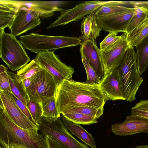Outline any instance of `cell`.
<instances>
[{
    "label": "cell",
    "mask_w": 148,
    "mask_h": 148,
    "mask_svg": "<svg viewBox=\"0 0 148 148\" xmlns=\"http://www.w3.org/2000/svg\"><path fill=\"white\" fill-rule=\"evenodd\" d=\"M21 5L25 6L37 12L41 18H47L54 15L56 11L63 9L60 7L66 2L62 1H20Z\"/></svg>",
    "instance_id": "cell-17"
},
{
    "label": "cell",
    "mask_w": 148,
    "mask_h": 148,
    "mask_svg": "<svg viewBox=\"0 0 148 148\" xmlns=\"http://www.w3.org/2000/svg\"><path fill=\"white\" fill-rule=\"evenodd\" d=\"M9 80L11 93L20 100L27 107L29 99L22 81L19 82L16 78V74L9 71H7Z\"/></svg>",
    "instance_id": "cell-21"
},
{
    "label": "cell",
    "mask_w": 148,
    "mask_h": 148,
    "mask_svg": "<svg viewBox=\"0 0 148 148\" xmlns=\"http://www.w3.org/2000/svg\"><path fill=\"white\" fill-rule=\"evenodd\" d=\"M82 35L79 38L82 40L95 41L100 36L101 28L98 25L94 12L83 18L81 26Z\"/></svg>",
    "instance_id": "cell-19"
},
{
    "label": "cell",
    "mask_w": 148,
    "mask_h": 148,
    "mask_svg": "<svg viewBox=\"0 0 148 148\" xmlns=\"http://www.w3.org/2000/svg\"><path fill=\"white\" fill-rule=\"evenodd\" d=\"M131 115L148 118V100H141L133 107Z\"/></svg>",
    "instance_id": "cell-32"
},
{
    "label": "cell",
    "mask_w": 148,
    "mask_h": 148,
    "mask_svg": "<svg viewBox=\"0 0 148 148\" xmlns=\"http://www.w3.org/2000/svg\"><path fill=\"white\" fill-rule=\"evenodd\" d=\"M2 91L11 93L7 72L0 74V91Z\"/></svg>",
    "instance_id": "cell-34"
},
{
    "label": "cell",
    "mask_w": 148,
    "mask_h": 148,
    "mask_svg": "<svg viewBox=\"0 0 148 148\" xmlns=\"http://www.w3.org/2000/svg\"><path fill=\"white\" fill-rule=\"evenodd\" d=\"M62 115L67 119L76 124L90 125L97 123L96 118L79 113L71 112Z\"/></svg>",
    "instance_id": "cell-27"
},
{
    "label": "cell",
    "mask_w": 148,
    "mask_h": 148,
    "mask_svg": "<svg viewBox=\"0 0 148 148\" xmlns=\"http://www.w3.org/2000/svg\"><path fill=\"white\" fill-rule=\"evenodd\" d=\"M127 7L124 11L104 16L96 17L98 25L103 30L110 32H125L136 9Z\"/></svg>",
    "instance_id": "cell-10"
},
{
    "label": "cell",
    "mask_w": 148,
    "mask_h": 148,
    "mask_svg": "<svg viewBox=\"0 0 148 148\" xmlns=\"http://www.w3.org/2000/svg\"><path fill=\"white\" fill-rule=\"evenodd\" d=\"M129 4L135 5L145 8L148 11V1H130Z\"/></svg>",
    "instance_id": "cell-38"
},
{
    "label": "cell",
    "mask_w": 148,
    "mask_h": 148,
    "mask_svg": "<svg viewBox=\"0 0 148 148\" xmlns=\"http://www.w3.org/2000/svg\"><path fill=\"white\" fill-rule=\"evenodd\" d=\"M40 100L43 116L56 119L60 117L61 114L57 109L55 96L42 97Z\"/></svg>",
    "instance_id": "cell-24"
},
{
    "label": "cell",
    "mask_w": 148,
    "mask_h": 148,
    "mask_svg": "<svg viewBox=\"0 0 148 148\" xmlns=\"http://www.w3.org/2000/svg\"><path fill=\"white\" fill-rule=\"evenodd\" d=\"M80 52L85 56L101 81L104 76V71L101 51L98 47L96 41L91 40H83L80 45Z\"/></svg>",
    "instance_id": "cell-15"
},
{
    "label": "cell",
    "mask_w": 148,
    "mask_h": 148,
    "mask_svg": "<svg viewBox=\"0 0 148 148\" xmlns=\"http://www.w3.org/2000/svg\"><path fill=\"white\" fill-rule=\"evenodd\" d=\"M55 97L59 112L62 114L72 108L82 106L103 108L107 97L99 85L65 80L57 87Z\"/></svg>",
    "instance_id": "cell-1"
},
{
    "label": "cell",
    "mask_w": 148,
    "mask_h": 148,
    "mask_svg": "<svg viewBox=\"0 0 148 148\" xmlns=\"http://www.w3.org/2000/svg\"><path fill=\"white\" fill-rule=\"evenodd\" d=\"M37 74L29 78L24 79L22 81L25 89L28 88L34 82L37 77Z\"/></svg>",
    "instance_id": "cell-37"
},
{
    "label": "cell",
    "mask_w": 148,
    "mask_h": 148,
    "mask_svg": "<svg viewBox=\"0 0 148 148\" xmlns=\"http://www.w3.org/2000/svg\"><path fill=\"white\" fill-rule=\"evenodd\" d=\"M99 86L106 97L107 101L125 100L116 69L105 75Z\"/></svg>",
    "instance_id": "cell-16"
},
{
    "label": "cell",
    "mask_w": 148,
    "mask_h": 148,
    "mask_svg": "<svg viewBox=\"0 0 148 148\" xmlns=\"http://www.w3.org/2000/svg\"><path fill=\"white\" fill-rule=\"evenodd\" d=\"M42 69L34 59L17 72L16 78L21 82L37 74Z\"/></svg>",
    "instance_id": "cell-25"
},
{
    "label": "cell",
    "mask_w": 148,
    "mask_h": 148,
    "mask_svg": "<svg viewBox=\"0 0 148 148\" xmlns=\"http://www.w3.org/2000/svg\"><path fill=\"white\" fill-rule=\"evenodd\" d=\"M130 148H148V145H141L137 146L134 147H130Z\"/></svg>",
    "instance_id": "cell-41"
},
{
    "label": "cell",
    "mask_w": 148,
    "mask_h": 148,
    "mask_svg": "<svg viewBox=\"0 0 148 148\" xmlns=\"http://www.w3.org/2000/svg\"><path fill=\"white\" fill-rule=\"evenodd\" d=\"M20 6L19 1H0V32L10 27Z\"/></svg>",
    "instance_id": "cell-18"
},
{
    "label": "cell",
    "mask_w": 148,
    "mask_h": 148,
    "mask_svg": "<svg viewBox=\"0 0 148 148\" xmlns=\"http://www.w3.org/2000/svg\"><path fill=\"white\" fill-rule=\"evenodd\" d=\"M133 6L135 7L136 10L126 29L125 32L127 34L131 32L148 17V11L145 8L135 5Z\"/></svg>",
    "instance_id": "cell-26"
},
{
    "label": "cell",
    "mask_w": 148,
    "mask_h": 148,
    "mask_svg": "<svg viewBox=\"0 0 148 148\" xmlns=\"http://www.w3.org/2000/svg\"><path fill=\"white\" fill-rule=\"evenodd\" d=\"M82 62L85 69L87 79L84 82L99 85L101 80L93 67L90 64L85 56L80 52Z\"/></svg>",
    "instance_id": "cell-28"
},
{
    "label": "cell",
    "mask_w": 148,
    "mask_h": 148,
    "mask_svg": "<svg viewBox=\"0 0 148 148\" xmlns=\"http://www.w3.org/2000/svg\"><path fill=\"white\" fill-rule=\"evenodd\" d=\"M27 108L33 120L38 125L42 116V110L41 104L36 101L29 100L27 103Z\"/></svg>",
    "instance_id": "cell-31"
},
{
    "label": "cell",
    "mask_w": 148,
    "mask_h": 148,
    "mask_svg": "<svg viewBox=\"0 0 148 148\" xmlns=\"http://www.w3.org/2000/svg\"><path fill=\"white\" fill-rule=\"evenodd\" d=\"M103 108H97L88 106H82L70 109L62 114L71 113L77 112L88 115L99 119L103 113Z\"/></svg>",
    "instance_id": "cell-29"
},
{
    "label": "cell",
    "mask_w": 148,
    "mask_h": 148,
    "mask_svg": "<svg viewBox=\"0 0 148 148\" xmlns=\"http://www.w3.org/2000/svg\"><path fill=\"white\" fill-rule=\"evenodd\" d=\"M35 59L42 69L54 78L57 86L63 81L72 79L73 68L62 62L54 52L46 51L36 54Z\"/></svg>",
    "instance_id": "cell-8"
},
{
    "label": "cell",
    "mask_w": 148,
    "mask_h": 148,
    "mask_svg": "<svg viewBox=\"0 0 148 148\" xmlns=\"http://www.w3.org/2000/svg\"><path fill=\"white\" fill-rule=\"evenodd\" d=\"M9 148H27L26 147L21 144L11 143L9 146Z\"/></svg>",
    "instance_id": "cell-39"
},
{
    "label": "cell",
    "mask_w": 148,
    "mask_h": 148,
    "mask_svg": "<svg viewBox=\"0 0 148 148\" xmlns=\"http://www.w3.org/2000/svg\"><path fill=\"white\" fill-rule=\"evenodd\" d=\"M148 36V17L131 32L127 34L130 46L135 47Z\"/></svg>",
    "instance_id": "cell-23"
},
{
    "label": "cell",
    "mask_w": 148,
    "mask_h": 148,
    "mask_svg": "<svg viewBox=\"0 0 148 148\" xmlns=\"http://www.w3.org/2000/svg\"><path fill=\"white\" fill-rule=\"evenodd\" d=\"M40 18L39 14L35 11L20 4L9 28L11 33L16 36L26 33L41 23Z\"/></svg>",
    "instance_id": "cell-11"
},
{
    "label": "cell",
    "mask_w": 148,
    "mask_h": 148,
    "mask_svg": "<svg viewBox=\"0 0 148 148\" xmlns=\"http://www.w3.org/2000/svg\"><path fill=\"white\" fill-rule=\"evenodd\" d=\"M127 7L123 5L107 6L103 5L94 12L96 17L110 15L125 10Z\"/></svg>",
    "instance_id": "cell-30"
},
{
    "label": "cell",
    "mask_w": 148,
    "mask_h": 148,
    "mask_svg": "<svg viewBox=\"0 0 148 148\" xmlns=\"http://www.w3.org/2000/svg\"><path fill=\"white\" fill-rule=\"evenodd\" d=\"M118 33L117 32L109 33L103 40L100 43V49L101 51L107 49L121 38V35L117 36Z\"/></svg>",
    "instance_id": "cell-33"
},
{
    "label": "cell",
    "mask_w": 148,
    "mask_h": 148,
    "mask_svg": "<svg viewBox=\"0 0 148 148\" xmlns=\"http://www.w3.org/2000/svg\"><path fill=\"white\" fill-rule=\"evenodd\" d=\"M137 68L141 75L148 66V36L136 46Z\"/></svg>",
    "instance_id": "cell-22"
},
{
    "label": "cell",
    "mask_w": 148,
    "mask_h": 148,
    "mask_svg": "<svg viewBox=\"0 0 148 148\" xmlns=\"http://www.w3.org/2000/svg\"><path fill=\"white\" fill-rule=\"evenodd\" d=\"M0 148H1V147H0Z\"/></svg>",
    "instance_id": "cell-42"
},
{
    "label": "cell",
    "mask_w": 148,
    "mask_h": 148,
    "mask_svg": "<svg viewBox=\"0 0 148 148\" xmlns=\"http://www.w3.org/2000/svg\"><path fill=\"white\" fill-rule=\"evenodd\" d=\"M35 129H24L15 124L3 108H0V143L9 148L11 143L21 144L27 148H47L45 136Z\"/></svg>",
    "instance_id": "cell-2"
},
{
    "label": "cell",
    "mask_w": 148,
    "mask_h": 148,
    "mask_svg": "<svg viewBox=\"0 0 148 148\" xmlns=\"http://www.w3.org/2000/svg\"><path fill=\"white\" fill-rule=\"evenodd\" d=\"M38 127L41 133L56 140L64 148H89L73 136L60 117L56 119L42 116Z\"/></svg>",
    "instance_id": "cell-6"
},
{
    "label": "cell",
    "mask_w": 148,
    "mask_h": 148,
    "mask_svg": "<svg viewBox=\"0 0 148 148\" xmlns=\"http://www.w3.org/2000/svg\"><path fill=\"white\" fill-rule=\"evenodd\" d=\"M111 131L115 135L121 136L147 133L148 118L135 115L128 116L123 122L112 125Z\"/></svg>",
    "instance_id": "cell-14"
},
{
    "label": "cell",
    "mask_w": 148,
    "mask_h": 148,
    "mask_svg": "<svg viewBox=\"0 0 148 148\" xmlns=\"http://www.w3.org/2000/svg\"><path fill=\"white\" fill-rule=\"evenodd\" d=\"M8 69L7 67H5L4 65L1 64L0 65V74L7 72L8 71Z\"/></svg>",
    "instance_id": "cell-40"
},
{
    "label": "cell",
    "mask_w": 148,
    "mask_h": 148,
    "mask_svg": "<svg viewBox=\"0 0 148 148\" xmlns=\"http://www.w3.org/2000/svg\"><path fill=\"white\" fill-rule=\"evenodd\" d=\"M57 86L52 76L43 69L38 73L33 83L25 90L30 100L40 103L42 97L55 96Z\"/></svg>",
    "instance_id": "cell-9"
},
{
    "label": "cell",
    "mask_w": 148,
    "mask_h": 148,
    "mask_svg": "<svg viewBox=\"0 0 148 148\" xmlns=\"http://www.w3.org/2000/svg\"><path fill=\"white\" fill-rule=\"evenodd\" d=\"M0 97L3 105L0 108H3L8 116L15 124L24 129L38 130V125L33 123L21 110L11 92L0 91Z\"/></svg>",
    "instance_id": "cell-13"
},
{
    "label": "cell",
    "mask_w": 148,
    "mask_h": 148,
    "mask_svg": "<svg viewBox=\"0 0 148 148\" xmlns=\"http://www.w3.org/2000/svg\"><path fill=\"white\" fill-rule=\"evenodd\" d=\"M121 35V38L109 48L104 51H101L104 75L116 68L130 46L127 41V34L123 32Z\"/></svg>",
    "instance_id": "cell-12"
},
{
    "label": "cell",
    "mask_w": 148,
    "mask_h": 148,
    "mask_svg": "<svg viewBox=\"0 0 148 148\" xmlns=\"http://www.w3.org/2000/svg\"><path fill=\"white\" fill-rule=\"evenodd\" d=\"M11 95L16 104L24 114L33 123L37 126L38 125L33 120L27 107L13 94L11 93Z\"/></svg>",
    "instance_id": "cell-35"
},
{
    "label": "cell",
    "mask_w": 148,
    "mask_h": 148,
    "mask_svg": "<svg viewBox=\"0 0 148 148\" xmlns=\"http://www.w3.org/2000/svg\"><path fill=\"white\" fill-rule=\"evenodd\" d=\"M45 136L47 148H64L57 141L48 135Z\"/></svg>",
    "instance_id": "cell-36"
},
{
    "label": "cell",
    "mask_w": 148,
    "mask_h": 148,
    "mask_svg": "<svg viewBox=\"0 0 148 148\" xmlns=\"http://www.w3.org/2000/svg\"><path fill=\"white\" fill-rule=\"evenodd\" d=\"M23 46L36 54L46 51L54 52L57 49L80 45L79 38L68 36H52L34 33L19 37Z\"/></svg>",
    "instance_id": "cell-4"
},
{
    "label": "cell",
    "mask_w": 148,
    "mask_h": 148,
    "mask_svg": "<svg viewBox=\"0 0 148 148\" xmlns=\"http://www.w3.org/2000/svg\"><path fill=\"white\" fill-rule=\"evenodd\" d=\"M0 57L12 71L21 69L30 61L20 41L4 31L0 32Z\"/></svg>",
    "instance_id": "cell-5"
},
{
    "label": "cell",
    "mask_w": 148,
    "mask_h": 148,
    "mask_svg": "<svg viewBox=\"0 0 148 148\" xmlns=\"http://www.w3.org/2000/svg\"><path fill=\"white\" fill-rule=\"evenodd\" d=\"M115 69L117 72L123 97L127 101H134L143 79L138 69L136 54L134 47H129Z\"/></svg>",
    "instance_id": "cell-3"
},
{
    "label": "cell",
    "mask_w": 148,
    "mask_h": 148,
    "mask_svg": "<svg viewBox=\"0 0 148 148\" xmlns=\"http://www.w3.org/2000/svg\"><path fill=\"white\" fill-rule=\"evenodd\" d=\"M129 4L128 1H88L76 5L74 8L60 11L61 14L57 19L49 25L47 29L61 25L73 21H78L84 16L94 12L98 8L103 5H123Z\"/></svg>",
    "instance_id": "cell-7"
},
{
    "label": "cell",
    "mask_w": 148,
    "mask_h": 148,
    "mask_svg": "<svg viewBox=\"0 0 148 148\" xmlns=\"http://www.w3.org/2000/svg\"><path fill=\"white\" fill-rule=\"evenodd\" d=\"M62 122L70 132L92 148H97L95 139L91 134L84 129L80 125L70 121L62 114L60 117Z\"/></svg>",
    "instance_id": "cell-20"
}]
</instances>
